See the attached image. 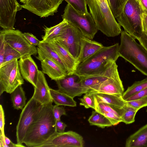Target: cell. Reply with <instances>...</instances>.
Listing matches in <instances>:
<instances>
[{
    "label": "cell",
    "instance_id": "cell-1",
    "mask_svg": "<svg viewBox=\"0 0 147 147\" xmlns=\"http://www.w3.org/2000/svg\"><path fill=\"white\" fill-rule=\"evenodd\" d=\"M52 103L43 105L37 117L29 127L23 141L26 146L40 147L57 132Z\"/></svg>",
    "mask_w": 147,
    "mask_h": 147
},
{
    "label": "cell",
    "instance_id": "cell-2",
    "mask_svg": "<svg viewBox=\"0 0 147 147\" xmlns=\"http://www.w3.org/2000/svg\"><path fill=\"white\" fill-rule=\"evenodd\" d=\"M119 47L118 43L109 46H104L86 60L78 64L74 74L80 77H85L106 70L119 57Z\"/></svg>",
    "mask_w": 147,
    "mask_h": 147
},
{
    "label": "cell",
    "instance_id": "cell-3",
    "mask_svg": "<svg viewBox=\"0 0 147 147\" xmlns=\"http://www.w3.org/2000/svg\"><path fill=\"white\" fill-rule=\"evenodd\" d=\"M86 1L98 30L108 37H114L121 34V26L113 15L107 0Z\"/></svg>",
    "mask_w": 147,
    "mask_h": 147
},
{
    "label": "cell",
    "instance_id": "cell-4",
    "mask_svg": "<svg viewBox=\"0 0 147 147\" xmlns=\"http://www.w3.org/2000/svg\"><path fill=\"white\" fill-rule=\"evenodd\" d=\"M121 34L118 51L119 57L147 76V51L125 31L121 30Z\"/></svg>",
    "mask_w": 147,
    "mask_h": 147
},
{
    "label": "cell",
    "instance_id": "cell-5",
    "mask_svg": "<svg viewBox=\"0 0 147 147\" xmlns=\"http://www.w3.org/2000/svg\"><path fill=\"white\" fill-rule=\"evenodd\" d=\"M143 12L138 0H129L121 14L116 18L124 30L138 39L143 32Z\"/></svg>",
    "mask_w": 147,
    "mask_h": 147
},
{
    "label": "cell",
    "instance_id": "cell-6",
    "mask_svg": "<svg viewBox=\"0 0 147 147\" xmlns=\"http://www.w3.org/2000/svg\"><path fill=\"white\" fill-rule=\"evenodd\" d=\"M63 19L78 28L83 35L92 40L98 30L96 25L90 13L83 14L67 4L61 15Z\"/></svg>",
    "mask_w": 147,
    "mask_h": 147
},
{
    "label": "cell",
    "instance_id": "cell-7",
    "mask_svg": "<svg viewBox=\"0 0 147 147\" xmlns=\"http://www.w3.org/2000/svg\"><path fill=\"white\" fill-rule=\"evenodd\" d=\"M18 59H15L0 67V95L4 92L11 94L24 84Z\"/></svg>",
    "mask_w": 147,
    "mask_h": 147
},
{
    "label": "cell",
    "instance_id": "cell-8",
    "mask_svg": "<svg viewBox=\"0 0 147 147\" xmlns=\"http://www.w3.org/2000/svg\"><path fill=\"white\" fill-rule=\"evenodd\" d=\"M43 105L32 97L27 102L22 110L16 127L17 144L23 143L29 127L37 117Z\"/></svg>",
    "mask_w": 147,
    "mask_h": 147
},
{
    "label": "cell",
    "instance_id": "cell-9",
    "mask_svg": "<svg viewBox=\"0 0 147 147\" xmlns=\"http://www.w3.org/2000/svg\"><path fill=\"white\" fill-rule=\"evenodd\" d=\"M0 36L6 44L20 54L21 57L36 56L38 54L37 48L31 45L18 30L3 29L0 31Z\"/></svg>",
    "mask_w": 147,
    "mask_h": 147
},
{
    "label": "cell",
    "instance_id": "cell-10",
    "mask_svg": "<svg viewBox=\"0 0 147 147\" xmlns=\"http://www.w3.org/2000/svg\"><path fill=\"white\" fill-rule=\"evenodd\" d=\"M69 23L65 32L55 41H58L76 60L79 55L84 36L78 28Z\"/></svg>",
    "mask_w": 147,
    "mask_h": 147
},
{
    "label": "cell",
    "instance_id": "cell-11",
    "mask_svg": "<svg viewBox=\"0 0 147 147\" xmlns=\"http://www.w3.org/2000/svg\"><path fill=\"white\" fill-rule=\"evenodd\" d=\"M83 137L77 133L69 131L57 132L40 147H83Z\"/></svg>",
    "mask_w": 147,
    "mask_h": 147
},
{
    "label": "cell",
    "instance_id": "cell-12",
    "mask_svg": "<svg viewBox=\"0 0 147 147\" xmlns=\"http://www.w3.org/2000/svg\"><path fill=\"white\" fill-rule=\"evenodd\" d=\"M64 0H27L21 6L40 18L52 16Z\"/></svg>",
    "mask_w": 147,
    "mask_h": 147
},
{
    "label": "cell",
    "instance_id": "cell-13",
    "mask_svg": "<svg viewBox=\"0 0 147 147\" xmlns=\"http://www.w3.org/2000/svg\"><path fill=\"white\" fill-rule=\"evenodd\" d=\"M22 8L17 0H0V26L3 29H15L17 12Z\"/></svg>",
    "mask_w": 147,
    "mask_h": 147
},
{
    "label": "cell",
    "instance_id": "cell-14",
    "mask_svg": "<svg viewBox=\"0 0 147 147\" xmlns=\"http://www.w3.org/2000/svg\"><path fill=\"white\" fill-rule=\"evenodd\" d=\"M56 82L59 91L73 98L81 96L89 91L82 85L80 77L74 74L67 75Z\"/></svg>",
    "mask_w": 147,
    "mask_h": 147
},
{
    "label": "cell",
    "instance_id": "cell-15",
    "mask_svg": "<svg viewBox=\"0 0 147 147\" xmlns=\"http://www.w3.org/2000/svg\"><path fill=\"white\" fill-rule=\"evenodd\" d=\"M124 90L122 82L117 71L101 84L91 88L89 91L122 95Z\"/></svg>",
    "mask_w": 147,
    "mask_h": 147
},
{
    "label": "cell",
    "instance_id": "cell-16",
    "mask_svg": "<svg viewBox=\"0 0 147 147\" xmlns=\"http://www.w3.org/2000/svg\"><path fill=\"white\" fill-rule=\"evenodd\" d=\"M21 75L24 79L36 86L38 70V66L31 56L21 57L18 61Z\"/></svg>",
    "mask_w": 147,
    "mask_h": 147
},
{
    "label": "cell",
    "instance_id": "cell-17",
    "mask_svg": "<svg viewBox=\"0 0 147 147\" xmlns=\"http://www.w3.org/2000/svg\"><path fill=\"white\" fill-rule=\"evenodd\" d=\"M44 74L38 70L36 86L34 88V92L32 97L42 105L53 102L50 88L48 84Z\"/></svg>",
    "mask_w": 147,
    "mask_h": 147
},
{
    "label": "cell",
    "instance_id": "cell-18",
    "mask_svg": "<svg viewBox=\"0 0 147 147\" xmlns=\"http://www.w3.org/2000/svg\"><path fill=\"white\" fill-rule=\"evenodd\" d=\"M116 62L106 70L99 74L85 77H80L82 85L89 91L92 88L98 85L113 75L118 71Z\"/></svg>",
    "mask_w": 147,
    "mask_h": 147
},
{
    "label": "cell",
    "instance_id": "cell-19",
    "mask_svg": "<svg viewBox=\"0 0 147 147\" xmlns=\"http://www.w3.org/2000/svg\"><path fill=\"white\" fill-rule=\"evenodd\" d=\"M47 42L54 49L65 67L67 75L74 74L77 66L76 60L58 41H53Z\"/></svg>",
    "mask_w": 147,
    "mask_h": 147
},
{
    "label": "cell",
    "instance_id": "cell-20",
    "mask_svg": "<svg viewBox=\"0 0 147 147\" xmlns=\"http://www.w3.org/2000/svg\"><path fill=\"white\" fill-rule=\"evenodd\" d=\"M103 47L101 43L83 36L81 39L80 52L76 60L77 65L86 60Z\"/></svg>",
    "mask_w": 147,
    "mask_h": 147
},
{
    "label": "cell",
    "instance_id": "cell-21",
    "mask_svg": "<svg viewBox=\"0 0 147 147\" xmlns=\"http://www.w3.org/2000/svg\"><path fill=\"white\" fill-rule=\"evenodd\" d=\"M37 48L38 56L36 58L41 61L47 58L54 61L67 73L66 68L58 54L49 42L40 41Z\"/></svg>",
    "mask_w": 147,
    "mask_h": 147
},
{
    "label": "cell",
    "instance_id": "cell-22",
    "mask_svg": "<svg viewBox=\"0 0 147 147\" xmlns=\"http://www.w3.org/2000/svg\"><path fill=\"white\" fill-rule=\"evenodd\" d=\"M41 61L42 72L51 80L56 81L67 75L66 71L51 60L46 58Z\"/></svg>",
    "mask_w": 147,
    "mask_h": 147
},
{
    "label": "cell",
    "instance_id": "cell-23",
    "mask_svg": "<svg viewBox=\"0 0 147 147\" xmlns=\"http://www.w3.org/2000/svg\"><path fill=\"white\" fill-rule=\"evenodd\" d=\"M126 147H147V124L130 136L126 139Z\"/></svg>",
    "mask_w": 147,
    "mask_h": 147
},
{
    "label": "cell",
    "instance_id": "cell-24",
    "mask_svg": "<svg viewBox=\"0 0 147 147\" xmlns=\"http://www.w3.org/2000/svg\"><path fill=\"white\" fill-rule=\"evenodd\" d=\"M59 24L48 28H44L45 34L42 36L43 42H49L55 40L65 31L69 25L68 22L65 19Z\"/></svg>",
    "mask_w": 147,
    "mask_h": 147
},
{
    "label": "cell",
    "instance_id": "cell-25",
    "mask_svg": "<svg viewBox=\"0 0 147 147\" xmlns=\"http://www.w3.org/2000/svg\"><path fill=\"white\" fill-rule=\"evenodd\" d=\"M92 93L94 95L95 104L99 102H103L123 108L126 104V102L123 98L122 95L101 93Z\"/></svg>",
    "mask_w": 147,
    "mask_h": 147
},
{
    "label": "cell",
    "instance_id": "cell-26",
    "mask_svg": "<svg viewBox=\"0 0 147 147\" xmlns=\"http://www.w3.org/2000/svg\"><path fill=\"white\" fill-rule=\"evenodd\" d=\"M50 90L53 101L56 105L71 107L76 106V102L73 98L58 90L50 88Z\"/></svg>",
    "mask_w": 147,
    "mask_h": 147
},
{
    "label": "cell",
    "instance_id": "cell-27",
    "mask_svg": "<svg viewBox=\"0 0 147 147\" xmlns=\"http://www.w3.org/2000/svg\"><path fill=\"white\" fill-rule=\"evenodd\" d=\"M11 94V101L13 108L17 110H22L26 104V98L22 85L17 87Z\"/></svg>",
    "mask_w": 147,
    "mask_h": 147
},
{
    "label": "cell",
    "instance_id": "cell-28",
    "mask_svg": "<svg viewBox=\"0 0 147 147\" xmlns=\"http://www.w3.org/2000/svg\"><path fill=\"white\" fill-rule=\"evenodd\" d=\"M88 121L91 125H95L102 128L113 125L110 121L104 115L95 110L92 111Z\"/></svg>",
    "mask_w": 147,
    "mask_h": 147
},
{
    "label": "cell",
    "instance_id": "cell-29",
    "mask_svg": "<svg viewBox=\"0 0 147 147\" xmlns=\"http://www.w3.org/2000/svg\"><path fill=\"white\" fill-rule=\"evenodd\" d=\"M147 88V78L135 82L129 86L123 92L122 97L126 100L139 91Z\"/></svg>",
    "mask_w": 147,
    "mask_h": 147
},
{
    "label": "cell",
    "instance_id": "cell-30",
    "mask_svg": "<svg viewBox=\"0 0 147 147\" xmlns=\"http://www.w3.org/2000/svg\"><path fill=\"white\" fill-rule=\"evenodd\" d=\"M95 105V110L100 113L107 112L113 113L121 118L123 111V107L121 108L103 102H99Z\"/></svg>",
    "mask_w": 147,
    "mask_h": 147
},
{
    "label": "cell",
    "instance_id": "cell-31",
    "mask_svg": "<svg viewBox=\"0 0 147 147\" xmlns=\"http://www.w3.org/2000/svg\"><path fill=\"white\" fill-rule=\"evenodd\" d=\"M114 18H116L122 13L129 0H107Z\"/></svg>",
    "mask_w": 147,
    "mask_h": 147
},
{
    "label": "cell",
    "instance_id": "cell-32",
    "mask_svg": "<svg viewBox=\"0 0 147 147\" xmlns=\"http://www.w3.org/2000/svg\"><path fill=\"white\" fill-rule=\"evenodd\" d=\"M138 111L126 104L123 107V111L121 117L122 122L126 124L134 122L136 115Z\"/></svg>",
    "mask_w": 147,
    "mask_h": 147
},
{
    "label": "cell",
    "instance_id": "cell-33",
    "mask_svg": "<svg viewBox=\"0 0 147 147\" xmlns=\"http://www.w3.org/2000/svg\"><path fill=\"white\" fill-rule=\"evenodd\" d=\"M21 57V55L18 51L5 43L4 61L1 66L14 59H20Z\"/></svg>",
    "mask_w": 147,
    "mask_h": 147
},
{
    "label": "cell",
    "instance_id": "cell-34",
    "mask_svg": "<svg viewBox=\"0 0 147 147\" xmlns=\"http://www.w3.org/2000/svg\"><path fill=\"white\" fill-rule=\"evenodd\" d=\"M82 98H80V105L86 109L92 108L95 109L96 105L93 93L89 91L86 92Z\"/></svg>",
    "mask_w": 147,
    "mask_h": 147
},
{
    "label": "cell",
    "instance_id": "cell-35",
    "mask_svg": "<svg viewBox=\"0 0 147 147\" xmlns=\"http://www.w3.org/2000/svg\"><path fill=\"white\" fill-rule=\"evenodd\" d=\"M79 12L84 14L89 13L86 0H64Z\"/></svg>",
    "mask_w": 147,
    "mask_h": 147
},
{
    "label": "cell",
    "instance_id": "cell-36",
    "mask_svg": "<svg viewBox=\"0 0 147 147\" xmlns=\"http://www.w3.org/2000/svg\"><path fill=\"white\" fill-rule=\"evenodd\" d=\"M126 102L127 105L139 110L142 108L147 106V96L136 100Z\"/></svg>",
    "mask_w": 147,
    "mask_h": 147
},
{
    "label": "cell",
    "instance_id": "cell-37",
    "mask_svg": "<svg viewBox=\"0 0 147 147\" xmlns=\"http://www.w3.org/2000/svg\"><path fill=\"white\" fill-rule=\"evenodd\" d=\"M53 111L56 120H60V117L62 115H67L64 108L57 105L53 106Z\"/></svg>",
    "mask_w": 147,
    "mask_h": 147
},
{
    "label": "cell",
    "instance_id": "cell-38",
    "mask_svg": "<svg viewBox=\"0 0 147 147\" xmlns=\"http://www.w3.org/2000/svg\"><path fill=\"white\" fill-rule=\"evenodd\" d=\"M5 116L4 110L1 105H0V136L4 138V126L5 125Z\"/></svg>",
    "mask_w": 147,
    "mask_h": 147
},
{
    "label": "cell",
    "instance_id": "cell-39",
    "mask_svg": "<svg viewBox=\"0 0 147 147\" xmlns=\"http://www.w3.org/2000/svg\"><path fill=\"white\" fill-rule=\"evenodd\" d=\"M0 146L2 147H23L25 146L22 144L13 143L11 140L5 135L3 141L0 140Z\"/></svg>",
    "mask_w": 147,
    "mask_h": 147
},
{
    "label": "cell",
    "instance_id": "cell-40",
    "mask_svg": "<svg viewBox=\"0 0 147 147\" xmlns=\"http://www.w3.org/2000/svg\"><path fill=\"white\" fill-rule=\"evenodd\" d=\"M147 96V88L143 89L132 96L126 101H131L137 100Z\"/></svg>",
    "mask_w": 147,
    "mask_h": 147
},
{
    "label": "cell",
    "instance_id": "cell-41",
    "mask_svg": "<svg viewBox=\"0 0 147 147\" xmlns=\"http://www.w3.org/2000/svg\"><path fill=\"white\" fill-rule=\"evenodd\" d=\"M23 34L28 41L32 45L38 46L40 43V41L32 34L28 32H24Z\"/></svg>",
    "mask_w": 147,
    "mask_h": 147
},
{
    "label": "cell",
    "instance_id": "cell-42",
    "mask_svg": "<svg viewBox=\"0 0 147 147\" xmlns=\"http://www.w3.org/2000/svg\"><path fill=\"white\" fill-rule=\"evenodd\" d=\"M5 43L2 37L0 36V66L3 64L4 61Z\"/></svg>",
    "mask_w": 147,
    "mask_h": 147
},
{
    "label": "cell",
    "instance_id": "cell-43",
    "mask_svg": "<svg viewBox=\"0 0 147 147\" xmlns=\"http://www.w3.org/2000/svg\"><path fill=\"white\" fill-rule=\"evenodd\" d=\"M55 128L56 131L58 133H62L65 132L67 125L61 120H56L55 122Z\"/></svg>",
    "mask_w": 147,
    "mask_h": 147
},
{
    "label": "cell",
    "instance_id": "cell-44",
    "mask_svg": "<svg viewBox=\"0 0 147 147\" xmlns=\"http://www.w3.org/2000/svg\"><path fill=\"white\" fill-rule=\"evenodd\" d=\"M137 40L147 51V31H143L142 36Z\"/></svg>",
    "mask_w": 147,
    "mask_h": 147
},
{
    "label": "cell",
    "instance_id": "cell-45",
    "mask_svg": "<svg viewBox=\"0 0 147 147\" xmlns=\"http://www.w3.org/2000/svg\"><path fill=\"white\" fill-rule=\"evenodd\" d=\"M143 11V13L147 15V0H138Z\"/></svg>",
    "mask_w": 147,
    "mask_h": 147
},
{
    "label": "cell",
    "instance_id": "cell-46",
    "mask_svg": "<svg viewBox=\"0 0 147 147\" xmlns=\"http://www.w3.org/2000/svg\"><path fill=\"white\" fill-rule=\"evenodd\" d=\"M142 26L143 31H147V15L143 14Z\"/></svg>",
    "mask_w": 147,
    "mask_h": 147
},
{
    "label": "cell",
    "instance_id": "cell-47",
    "mask_svg": "<svg viewBox=\"0 0 147 147\" xmlns=\"http://www.w3.org/2000/svg\"><path fill=\"white\" fill-rule=\"evenodd\" d=\"M20 1L23 4L25 3L27 1V0H20Z\"/></svg>",
    "mask_w": 147,
    "mask_h": 147
},
{
    "label": "cell",
    "instance_id": "cell-48",
    "mask_svg": "<svg viewBox=\"0 0 147 147\" xmlns=\"http://www.w3.org/2000/svg\"><path fill=\"white\" fill-rule=\"evenodd\" d=\"M147 112V111H146Z\"/></svg>",
    "mask_w": 147,
    "mask_h": 147
}]
</instances>
